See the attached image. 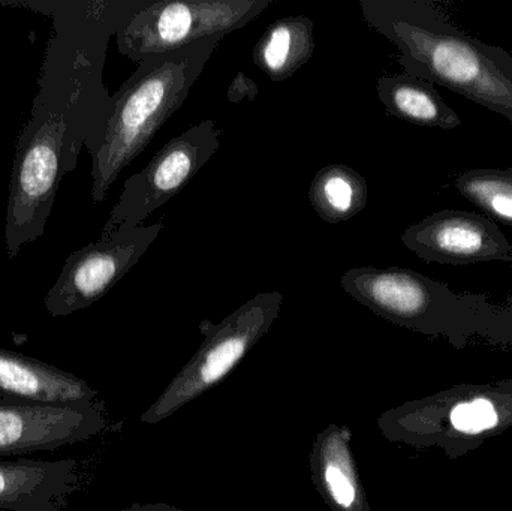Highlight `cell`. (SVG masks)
Listing matches in <instances>:
<instances>
[{"mask_svg": "<svg viewBox=\"0 0 512 511\" xmlns=\"http://www.w3.org/2000/svg\"><path fill=\"white\" fill-rule=\"evenodd\" d=\"M150 0L0 2L51 18L32 114L15 147L6 207L9 258L45 233L60 182L81 149L95 156L113 111L104 83L110 39Z\"/></svg>", "mask_w": 512, "mask_h": 511, "instance_id": "cell-1", "label": "cell"}, {"mask_svg": "<svg viewBox=\"0 0 512 511\" xmlns=\"http://www.w3.org/2000/svg\"><path fill=\"white\" fill-rule=\"evenodd\" d=\"M364 20L396 45L405 72L481 105L512 125V54L463 32L433 0H360Z\"/></svg>", "mask_w": 512, "mask_h": 511, "instance_id": "cell-2", "label": "cell"}, {"mask_svg": "<svg viewBox=\"0 0 512 511\" xmlns=\"http://www.w3.org/2000/svg\"><path fill=\"white\" fill-rule=\"evenodd\" d=\"M225 36L141 60L113 95L104 141L92 156V200H105L122 171L143 153L159 129L185 104Z\"/></svg>", "mask_w": 512, "mask_h": 511, "instance_id": "cell-3", "label": "cell"}, {"mask_svg": "<svg viewBox=\"0 0 512 511\" xmlns=\"http://www.w3.org/2000/svg\"><path fill=\"white\" fill-rule=\"evenodd\" d=\"M282 305V294L268 291L256 294L221 323L201 321L198 330L204 336L203 344L141 416V423L158 425L221 384L270 332Z\"/></svg>", "mask_w": 512, "mask_h": 511, "instance_id": "cell-4", "label": "cell"}, {"mask_svg": "<svg viewBox=\"0 0 512 511\" xmlns=\"http://www.w3.org/2000/svg\"><path fill=\"white\" fill-rule=\"evenodd\" d=\"M273 0H156L117 32V48L132 62L180 50L248 26Z\"/></svg>", "mask_w": 512, "mask_h": 511, "instance_id": "cell-5", "label": "cell"}, {"mask_svg": "<svg viewBox=\"0 0 512 511\" xmlns=\"http://www.w3.org/2000/svg\"><path fill=\"white\" fill-rule=\"evenodd\" d=\"M221 147L215 120L203 122L171 138L140 173L132 174L113 207L101 237L120 228H135L176 197Z\"/></svg>", "mask_w": 512, "mask_h": 511, "instance_id": "cell-6", "label": "cell"}, {"mask_svg": "<svg viewBox=\"0 0 512 511\" xmlns=\"http://www.w3.org/2000/svg\"><path fill=\"white\" fill-rule=\"evenodd\" d=\"M162 230V221L149 227L120 228L69 255L45 296L48 314L66 317L101 300L149 251Z\"/></svg>", "mask_w": 512, "mask_h": 511, "instance_id": "cell-7", "label": "cell"}, {"mask_svg": "<svg viewBox=\"0 0 512 511\" xmlns=\"http://www.w3.org/2000/svg\"><path fill=\"white\" fill-rule=\"evenodd\" d=\"M107 428L99 401L47 405L0 399V458L53 452Z\"/></svg>", "mask_w": 512, "mask_h": 511, "instance_id": "cell-8", "label": "cell"}, {"mask_svg": "<svg viewBox=\"0 0 512 511\" xmlns=\"http://www.w3.org/2000/svg\"><path fill=\"white\" fill-rule=\"evenodd\" d=\"M402 242L427 263L471 266L512 264V245L498 224L478 213L441 210L406 228Z\"/></svg>", "mask_w": 512, "mask_h": 511, "instance_id": "cell-9", "label": "cell"}, {"mask_svg": "<svg viewBox=\"0 0 512 511\" xmlns=\"http://www.w3.org/2000/svg\"><path fill=\"white\" fill-rule=\"evenodd\" d=\"M351 443V429L331 423L310 449L313 486L331 511H370Z\"/></svg>", "mask_w": 512, "mask_h": 511, "instance_id": "cell-10", "label": "cell"}, {"mask_svg": "<svg viewBox=\"0 0 512 511\" xmlns=\"http://www.w3.org/2000/svg\"><path fill=\"white\" fill-rule=\"evenodd\" d=\"M75 461H0V511H59L77 488Z\"/></svg>", "mask_w": 512, "mask_h": 511, "instance_id": "cell-11", "label": "cell"}, {"mask_svg": "<svg viewBox=\"0 0 512 511\" xmlns=\"http://www.w3.org/2000/svg\"><path fill=\"white\" fill-rule=\"evenodd\" d=\"M86 381L56 366L0 348V399L66 405L98 401Z\"/></svg>", "mask_w": 512, "mask_h": 511, "instance_id": "cell-12", "label": "cell"}, {"mask_svg": "<svg viewBox=\"0 0 512 511\" xmlns=\"http://www.w3.org/2000/svg\"><path fill=\"white\" fill-rule=\"evenodd\" d=\"M376 92L388 114L412 125L445 131L462 125L459 114L444 101L435 84L408 72L379 78Z\"/></svg>", "mask_w": 512, "mask_h": 511, "instance_id": "cell-13", "label": "cell"}, {"mask_svg": "<svg viewBox=\"0 0 512 511\" xmlns=\"http://www.w3.org/2000/svg\"><path fill=\"white\" fill-rule=\"evenodd\" d=\"M315 53V24L306 15L274 21L256 42L252 59L274 83L288 80Z\"/></svg>", "mask_w": 512, "mask_h": 511, "instance_id": "cell-14", "label": "cell"}, {"mask_svg": "<svg viewBox=\"0 0 512 511\" xmlns=\"http://www.w3.org/2000/svg\"><path fill=\"white\" fill-rule=\"evenodd\" d=\"M309 200L322 221L340 224L363 212L369 200L366 179L345 164L321 168L309 186Z\"/></svg>", "mask_w": 512, "mask_h": 511, "instance_id": "cell-15", "label": "cell"}, {"mask_svg": "<svg viewBox=\"0 0 512 511\" xmlns=\"http://www.w3.org/2000/svg\"><path fill=\"white\" fill-rule=\"evenodd\" d=\"M454 186L487 218L512 225V168H471L456 177Z\"/></svg>", "mask_w": 512, "mask_h": 511, "instance_id": "cell-16", "label": "cell"}, {"mask_svg": "<svg viewBox=\"0 0 512 511\" xmlns=\"http://www.w3.org/2000/svg\"><path fill=\"white\" fill-rule=\"evenodd\" d=\"M451 422L457 431L465 434H480L498 423V414L492 402L477 399L474 402L457 405L451 414Z\"/></svg>", "mask_w": 512, "mask_h": 511, "instance_id": "cell-17", "label": "cell"}, {"mask_svg": "<svg viewBox=\"0 0 512 511\" xmlns=\"http://www.w3.org/2000/svg\"><path fill=\"white\" fill-rule=\"evenodd\" d=\"M258 95V84L251 77H248L245 72H237L227 90V98L231 104H239L243 101L252 102L258 98Z\"/></svg>", "mask_w": 512, "mask_h": 511, "instance_id": "cell-18", "label": "cell"}, {"mask_svg": "<svg viewBox=\"0 0 512 511\" xmlns=\"http://www.w3.org/2000/svg\"><path fill=\"white\" fill-rule=\"evenodd\" d=\"M123 511H189L179 509V507L170 506L165 503H147V504H132L131 507Z\"/></svg>", "mask_w": 512, "mask_h": 511, "instance_id": "cell-19", "label": "cell"}]
</instances>
